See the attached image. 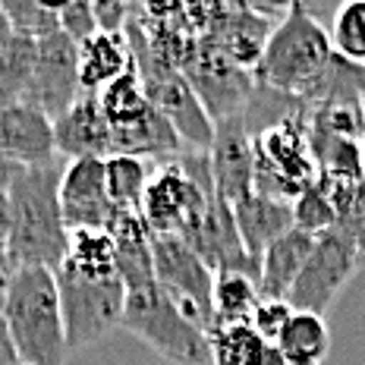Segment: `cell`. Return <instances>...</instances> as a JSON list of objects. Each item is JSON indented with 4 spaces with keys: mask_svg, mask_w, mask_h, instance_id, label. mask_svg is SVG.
<instances>
[{
    "mask_svg": "<svg viewBox=\"0 0 365 365\" xmlns=\"http://www.w3.org/2000/svg\"><path fill=\"white\" fill-rule=\"evenodd\" d=\"M63 161L44 167H19L6 186L10 202V240H6V264L19 268L60 271L70 246V227L60 208V173Z\"/></svg>",
    "mask_w": 365,
    "mask_h": 365,
    "instance_id": "cell-1",
    "label": "cell"
},
{
    "mask_svg": "<svg viewBox=\"0 0 365 365\" xmlns=\"http://www.w3.org/2000/svg\"><path fill=\"white\" fill-rule=\"evenodd\" d=\"M0 318L6 324L19 365H66L70 346L63 334V312H60L54 271H10L4 284Z\"/></svg>",
    "mask_w": 365,
    "mask_h": 365,
    "instance_id": "cell-2",
    "label": "cell"
},
{
    "mask_svg": "<svg viewBox=\"0 0 365 365\" xmlns=\"http://www.w3.org/2000/svg\"><path fill=\"white\" fill-rule=\"evenodd\" d=\"M331 57L334 48L324 26L302 4H290L284 19L271 29L252 76L262 86L302 98V91L315 82Z\"/></svg>",
    "mask_w": 365,
    "mask_h": 365,
    "instance_id": "cell-3",
    "label": "cell"
},
{
    "mask_svg": "<svg viewBox=\"0 0 365 365\" xmlns=\"http://www.w3.org/2000/svg\"><path fill=\"white\" fill-rule=\"evenodd\" d=\"M120 328L148 344L155 353L177 365H208V331H202L192 318L158 284L126 290L123 322Z\"/></svg>",
    "mask_w": 365,
    "mask_h": 365,
    "instance_id": "cell-4",
    "label": "cell"
},
{
    "mask_svg": "<svg viewBox=\"0 0 365 365\" xmlns=\"http://www.w3.org/2000/svg\"><path fill=\"white\" fill-rule=\"evenodd\" d=\"M57 293H60V312H63V334L66 346L82 349L108 337L113 328L123 322L126 306V287L113 274L104 280H86L76 274L57 271Z\"/></svg>",
    "mask_w": 365,
    "mask_h": 365,
    "instance_id": "cell-5",
    "label": "cell"
},
{
    "mask_svg": "<svg viewBox=\"0 0 365 365\" xmlns=\"http://www.w3.org/2000/svg\"><path fill=\"white\" fill-rule=\"evenodd\" d=\"M151 268L158 290L170 296L202 331H211L215 271L180 237H151Z\"/></svg>",
    "mask_w": 365,
    "mask_h": 365,
    "instance_id": "cell-6",
    "label": "cell"
},
{
    "mask_svg": "<svg viewBox=\"0 0 365 365\" xmlns=\"http://www.w3.org/2000/svg\"><path fill=\"white\" fill-rule=\"evenodd\" d=\"M362 264L359 252L349 240H344L340 233H322L312 246V252L302 264L299 277L293 280L287 302L293 312H312L322 315L331 309V302L340 296V290L349 284V277L356 274V268Z\"/></svg>",
    "mask_w": 365,
    "mask_h": 365,
    "instance_id": "cell-7",
    "label": "cell"
},
{
    "mask_svg": "<svg viewBox=\"0 0 365 365\" xmlns=\"http://www.w3.org/2000/svg\"><path fill=\"white\" fill-rule=\"evenodd\" d=\"M182 76L192 86L195 98L202 101L205 113H208L211 123L227 117H237L246 108L249 95L255 88V76L249 70H240L237 63H230L215 44L202 41L192 44V54L182 63Z\"/></svg>",
    "mask_w": 365,
    "mask_h": 365,
    "instance_id": "cell-8",
    "label": "cell"
},
{
    "mask_svg": "<svg viewBox=\"0 0 365 365\" xmlns=\"http://www.w3.org/2000/svg\"><path fill=\"white\" fill-rule=\"evenodd\" d=\"M180 240L215 274H246L258 284L262 262L246 252L233 220V205H227L220 195L205 202V211L180 233Z\"/></svg>",
    "mask_w": 365,
    "mask_h": 365,
    "instance_id": "cell-9",
    "label": "cell"
},
{
    "mask_svg": "<svg viewBox=\"0 0 365 365\" xmlns=\"http://www.w3.org/2000/svg\"><path fill=\"white\" fill-rule=\"evenodd\" d=\"M82 98L79 86V44H73L63 32H54L38 41L35 70L29 82L26 101L29 108L41 110L54 123Z\"/></svg>",
    "mask_w": 365,
    "mask_h": 365,
    "instance_id": "cell-10",
    "label": "cell"
},
{
    "mask_svg": "<svg viewBox=\"0 0 365 365\" xmlns=\"http://www.w3.org/2000/svg\"><path fill=\"white\" fill-rule=\"evenodd\" d=\"M205 195L173 161L151 167V180L142 195L139 215L148 224L151 237H180L189 224L205 211Z\"/></svg>",
    "mask_w": 365,
    "mask_h": 365,
    "instance_id": "cell-11",
    "label": "cell"
},
{
    "mask_svg": "<svg viewBox=\"0 0 365 365\" xmlns=\"http://www.w3.org/2000/svg\"><path fill=\"white\" fill-rule=\"evenodd\" d=\"M211 161V180H215V192L227 205H237L246 195H252L255 180V142L246 133L242 113L227 117L215 123L208 145Z\"/></svg>",
    "mask_w": 365,
    "mask_h": 365,
    "instance_id": "cell-12",
    "label": "cell"
},
{
    "mask_svg": "<svg viewBox=\"0 0 365 365\" xmlns=\"http://www.w3.org/2000/svg\"><path fill=\"white\" fill-rule=\"evenodd\" d=\"M60 208H63V220L70 230H108L113 224L117 208L108 199L101 158H82L63 167Z\"/></svg>",
    "mask_w": 365,
    "mask_h": 365,
    "instance_id": "cell-13",
    "label": "cell"
},
{
    "mask_svg": "<svg viewBox=\"0 0 365 365\" xmlns=\"http://www.w3.org/2000/svg\"><path fill=\"white\" fill-rule=\"evenodd\" d=\"M0 158L16 167L60 161L54 151V123L29 104L0 108Z\"/></svg>",
    "mask_w": 365,
    "mask_h": 365,
    "instance_id": "cell-14",
    "label": "cell"
},
{
    "mask_svg": "<svg viewBox=\"0 0 365 365\" xmlns=\"http://www.w3.org/2000/svg\"><path fill=\"white\" fill-rule=\"evenodd\" d=\"M54 151L63 164L82 158H110V123L98 95H82L63 117L54 120Z\"/></svg>",
    "mask_w": 365,
    "mask_h": 365,
    "instance_id": "cell-15",
    "label": "cell"
},
{
    "mask_svg": "<svg viewBox=\"0 0 365 365\" xmlns=\"http://www.w3.org/2000/svg\"><path fill=\"white\" fill-rule=\"evenodd\" d=\"M252 142H255V158H262L271 170H277L293 186L306 189L309 182L318 180V167L309 145V117L287 120V123L268 129Z\"/></svg>",
    "mask_w": 365,
    "mask_h": 365,
    "instance_id": "cell-16",
    "label": "cell"
},
{
    "mask_svg": "<svg viewBox=\"0 0 365 365\" xmlns=\"http://www.w3.org/2000/svg\"><path fill=\"white\" fill-rule=\"evenodd\" d=\"M182 148H189V145H182L177 129L167 123L151 104L135 123L110 129V155H129V158H142V161L167 164Z\"/></svg>",
    "mask_w": 365,
    "mask_h": 365,
    "instance_id": "cell-17",
    "label": "cell"
},
{
    "mask_svg": "<svg viewBox=\"0 0 365 365\" xmlns=\"http://www.w3.org/2000/svg\"><path fill=\"white\" fill-rule=\"evenodd\" d=\"M113 249H117V277L123 280L126 290L155 284V268H151V230L135 211H117L113 224L108 227Z\"/></svg>",
    "mask_w": 365,
    "mask_h": 365,
    "instance_id": "cell-18",
    "label": "cell"
},
{
    "mask_svg": "<svg viewBox=\"0 0 365 365\" xmlns=\"http://www.w3.org/2000/svg\"><path fill=\"white\" fill-rule=\"evenodd\" d=\"M233 220H237L240 240L246 252L262 262V252L274 240L293 230V205L290 202H274L264 195H246L242 202L233 205Z\"/></svg>",
    "mask_w": 365,
    "mask_h": 365,
    "instance_id": "cell-19",
    "label": "cell"
},
{
    "mask_svg": "<svg viewBox=\"0 0 365 365\" xmlns=\"http://www.w3.org/2000/svg\"><path fill=\"white\" fill-rule=\"evenodd\" d=\"M315 246V237L302 230H290L280 240H274L262 252V274H258V293L264 299H287L293 280L299 277L302 264Z\"/></svg>",
    "mask_w": 365,
    "mask_h": 365,
    "instance_id": "cell-20",
    "label": "cell"
},
{
    "mask_svg": "<svg viewBox=\"0 0 365 365\" xmlns=\"http://www.w3.org/2000/svg\"><path fill=\"white\" fill-rule=\"evenodd\" d=\"M133 66L129 57L126 35H104L98 32L88 38L86 44H79V86L82 95H98L104 86H110L117 76H123Z\"/></svg>",
    "mask_w": 365,
    "mask_h": 365,
    "instance_id": "cell-21",
    "label": "cell"
},
{
    "mask_svg": "<svg viewBox=\"0 0 365 365\" xmlns=\"http://www.w3.org/2000/svg\"><path fill=\"white\" fill-rule=\"evenodd\" d=\"M274 346L287 365H324L331 353L328 322L312 312H293Z\"/></svg>",
    "mask_w": 365,
    "mask_h": 365,
    "instance_id": "cell-22",
    "label": "cell"
},
{
    "mask_svg": "<svg viewBox=\"0 0 365 365\" xmlns=\"http://www.w3.org/2000/svg\"><path fill=\"white\" fill-rule=\"evenodd\" d=\"M362 95H365V66L349 63L340 54H334L328 66L315 76V82L302 91L299 101L309 110H315V108H328V104H362Z\"/></svg>",
    "mask_w": 365,
    "mask_h": 365,
    "instance_id": "cell-23",
    "label": "cell"
},
{
    "mask_svg": "<svg viewBox=\"0 0 365 365\" xmlns=\"http://www.w3.org/2000/svg\"><path fill=\"white\" fill-rule=\"evenodd\" d=\"M86 280H104L117 274V249L108 230H70V246L60 264Z\"/></svg>",
    "mask_w": 365,
    "mask_h": 365,
    "instance_id": "cell-24",
    "label": "cell"
},
{
    "mask_svg": "<svg viewBox=\"0 0 365 365\" xmlns=\"http://www.w3.org/2000/svg\"><path fill=\"white\" fill-rule=\"evenodd\" d=\"M262 299L258 284L246 274H215V290H211V328L227 324H249L252 312Z\"/></svg>",
    "mask_w": 365,
    "mask_h": 365,
    "instance_id": "cell-25",
    "label": "cell"
},
{
    "mask_svg": "<svg viewBox=\"0 0 365 365\" xmlns=\"http://www.w3.org/2000/svg\"><path fill=\"white\" fill-rule=\"evenodd\" d=\"M299 117H309V108L299 98L277 91L271 86H262V82H255L252 95H249L246 108H242V123H246V133L252 139L264 135L274 126L287 123V120H299Z\"/></svg>",
    "mask_w": 365,
    "mask_h": 365,
    "instance_id": "cell-26",
    "label": "cell"
},
{
    "mask_svg": "<svg viewBox=\"0 0 365 365\" xmlns=\"http://www.w3.org/2000/svg\"><path fill=\"white\" fill-rule=\"evenodd\" d=\"M151 167L142 158L129 155H110L104 158V186H108V199L117 211H135L142 208V195L151 180Z\"/></svg>",
    "mask_w": 365,
    "mask_h": 365,
    "instance_id": "cell-27",
    "label": "cell"
},
{
    "mask_svg": "<svg viewBox=\"0 0 365 365\" xmlns=\"http://www.w3.org/2000/svg\"><path fill=\"white\" fill-rule=\"evenodd\" d=\"M35 54H38V41H29V38L19 35H13L0 48V108L26 101V91L35 70Z\"/></svg>",
    "mask_w": 365,
    "mask_h": 365,
    "instance_id": "cell-28",
    "label": "cell"
},
{
    "mask_svg": "<svg viewBox=\"0 0 365 365\" xmlns=\"http://www.w3.org/2000/svg\"><path fill=\"white\" fill-rule=\"evenodd\" d=\"M98 104H101V113H104V120L110 123V129L135 123V120L148 110L139 73L129 66L123 76H117L110 86H104L101 91H98Z\"/></svg>",
    "mask_w": 365,
    "mask_h": 365,
    "instance_id": "cell-29",
    "label": "cell"
},
{
    "mask_svg": "<svg viewBox=\"0 0 365 365\" xmlns=\"http://www.w3.org/2000/svg\"><path fill=\"white\" fill-rule=\"evenodd\" d=\"M309 145H312V158H315L318 177H331V180H362L359 170V142L349 139H337V135L318 133L309 126Z\"/></svg>",
    "mask_w": 365,
    "mask_h": 365,
    "instance_id": "cell-30",
    "label": "cell"
},
{
    "mask_svg": "<svg viewBox=\"0 0 365 365\" xmlns=\"http://www.w3.org/2000/svg\"><path fill=\"white\" fill-rule=\"evenodd\" d=\"M264 344L249 324H227L208 331V356L211 365H249L264 353Z\"/></svg>",
    "mask_w": 365,
    "mask_h": 365,
    "instance_id": "cell-31",
    "label": "cell"
},
{
    "mask_svg": "<svg viewBox=\"0 0 365 365\" xmlns=\"http://www.w3.org/2000/svg\"><path fill=\"white\" fill-rule=\"evenodd\" d=\"M0 10L10 22L13 35L29 38V41H41L60 32V4H51V0H0Z\"/></svg>",
    "mask_w": 365,
    "mask_h": 365,
    "instance_id": "cell-32",
    "label": "cell"
},
{
    "mask_svg": "<svg viewBox=\"0 0 365 365\" xmlns=\"http://www.w3.org/2000/svg\"><path fill=\"white\" fill-rule=\"evenodd\" d=\"M334 224H337V215H334V202L328 189H324V182L322 180L309 182L293 199V230H302L318 240L322 233H331Z\"/></svg>",
    "mask_w": 365,
    "mask_h": 365,
    "instance_id": "cell-33",
    "label": "cell"
},
{
    "mask_svg": "<svg viewBox=\"0 0 365 365\" xmlns=\"http://www.w3.org/2000/svg\"><path fill=\"white\" fill-rule=\"evenodd\" d=\"M328 38L334 54H340L349 63L365 66V0L344 4L334 13V26Z\"/></svg>",
    "mask_w": 365,
    "mask_h": 365,
    "instance_id": "cell-34",
    "label": "cell"
},
{
    "mask_svg": "<svg viewBox=\"0 0 365 365\" xmlns=\"http://www.w3.org/2000/svg\"><path fill=\"white\" fill-rule=\"evenodd\" d=\"M309 126L318 133L337 135V139L359 142L365 135V110L362 104H328V108L309 110Z\"/></svg>",
    "mask_w": 365,
    "mask_h": 365,
    "instance_id": "cell-35",
    "label": "cell"
},
{
    "mask_svg": "<svg viewBox=\"0 0 365 365\" xmlns=\"http://www.w3.org/2000/svg\"><path fill=\"white\" fill-rule=\"evenodd\" d=\"M57 19H60V32L73 44H86L88 38L98 35V22L88 0H63L57 10Z\"/></svg>",
    "mask_w": 365,
    "mask_h": 365,
    "instance_id": "cell-36",
    "label": "cell"
},
{
    "mask_svg": "<svg viewBox=\"0 0 365 365\" xmlns=\"http://www.w3.org/2000/svg\"><path fill=\"white\" fill-rule=\"evenodd\" d=\"M290 315H293V309H290V302L287 299H258V306L252 312V322H249V328H252L258 337L264 340V344H277V337H280V331H284V324L290 322Z\"/></svg>",
    "mask_w": 365,
    "mask_h": 365,
    "instance_id": "cell-37",
    "label": "cell"
},
{
    "mask_svg": "<svg viewBox=\"0 0 365 365\" xmlns=\"http://www.w3.org/2000/svg\"><path fill=\"white\" fill-rule=\"evenodd\" d=\"M133 10L135 6H129V4H91L98 32H104V35H120L123 32L126 22L133 19Z\"/></svg>",
    "mask_w": 365,
    "mask_h": 365,
    "instance_id": "cell-38",
    "label": "cell"
},
{
    "mask_svg": "<svg viewBox=\"0 0 365 365\" xmlns=\"http://www.w3.org/2000/svg\"><path fill=\"white\" fill-rule=\"evenodd\" d=\"M6 240H10V202H6V189H0V277H10V264H6Z\"/></svg>",
    "mask_w": 365,
    "mask_h": 365,
    "instance_id": "cell-39",
    "label": "cell"
},
{
    "mask_svg": "<svg viewBox=\"0 0 365 365\" xmlns=\"http://www.w3.org/2000/svg\"><path fill=\"white\" fill-rule=\"evenodd\" d=\"M0 365H19L16 349H13V340H10V334H6L4 318H0Z\"/></svg>",
    "mask_w": 365,
    "mask_h": 365,
    "instance_id": "cell-40",
    "label": "cell"
},
{
    "mask_svg": "<svg viewBox=\"0 0 365 365\" xmlns=\"http://www.w3.org/2000/svg\"><path fill=\"white\" fill-rule=\"evenodd\" d=\"M249 365H287V362H284V356L277 353V346H264V353L258 356L255 362H249Z\"/></svg>",
    "mask_w": 365,
    "mask_h": 365,
    "instance_id": "cell-41",
    "label": "cell"
},
{
    "mask_svg": "<svg viewBox=\"0 0 365 365\" xmlns=\"http://www.w3.org/2000/svg\"><path fill=\"white\" fill-rule=\"evenodd\" d=\"M16 170H19L16 164H10V161H4V158H0V189L10 186V180L16 177Z\"/></svg>",
    "mask_w": 365,
    "mask_h": 365,
    "instance_id": "cell-42",
    "label": "cell"
},
{
    "mask_svg": "<svg viewBox=\"0 0 365 365\" xmlns=\"http://www.w3.org/2000/svg\"><path fill=\"white\" fill-rule=\"evenodd\" d=\"M13 38V29H10V22H6V16H4V10H0V48H4L6 41Z\"/></svg>",
    "mask_w": 365,
    "mask_h": 365,
    "instance_id": "cell-43",
    "label": "cell"
},
{
    "mask_svg": "<svg viewBox=\"0 0 365 365\" xmlns=\"http://www.w3.org/2000/svg\"><path fill=\"white\" fill-rule=\"evenodd\" d=\"M359 170H362V180H365V135L359 139Z\"/></svg>",
    "mask_w": 365,
    "mask_h": 365,
    "instance_id": "cell-44",
    "label": "cell"
},
{
    "mask_svg": "<svg viewBox=\"0 0 365 365\" xmlns=\"http://www.w3.org/2000/svg\"><path fill=\"white\" fill-rule=\"evenodd\" d=\"M362 110H365V95H362Z\"/></svg>",
    "mask_w": 365,
    "mask_h": 365,
    "instance_id": "cell-45",
    "label": "cell"
}]
</instances>
